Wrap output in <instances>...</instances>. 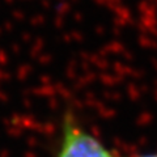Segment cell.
Segmentation results:
<instances>
[{
    "mask_svg": "<svg viewBox=\"0 0 157 157\" xmlns=\"http://www.w3.org/2000/svg\"><path fill=\"white\" fill-rule=\"evenodd\" d=\"M58 157H115L106 147L78 127L75 122L66 121Z\"/></svg>",
    "mask_w": 157,
    "mask_h": 157,
    "instance_id": "6da1fadb",
    "label": "cell"
},
{
    "mask_svg": "<svg viewBox=\"0 0 157 157\" xmlns=\"http://www.w3.org/2000/svg\"><path fill=\"white\" fill-rule=\"evenodd\" d=\"M135 157H157V155H140V156H135Z\"/></svg>",
    "mask_w": 157,
    "mask_h": 157,
    "instance_id": "7a4b0ae2",
    "label": "cell"
}]
</instances>
